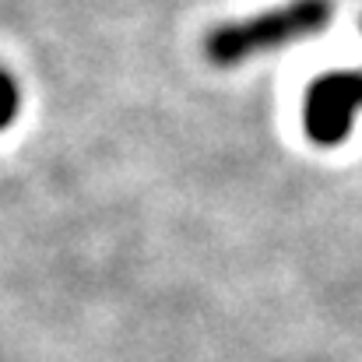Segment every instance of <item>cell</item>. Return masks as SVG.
Masks as SVG:
<instances>
[{
  "label": "cell",
  "mask_w": 362,
  "mask_h": 362,
  "mask_svg": "<svg viewBox=\"0 0 362 362\" xmlns=\"http://www.w3.org/2000/svg\"><path fill=\"white\" fill-rule=\"evenodd\" d=\"M362 110V67L324 71L303 92V130L313 144L334 148L352 134Z\"/></svg>",
  "instance_id": "cell-2"
},
{
  "label": "cell",
  "mask_w": 362,
  "mask_h": 362,
  "mask_svg": "<svg viewBox=\"0 0 362 362\" xmlns=\"http://www.w3.org/2000/svg\"><path fill=\"white\" fill-rule=\"evenodd\" d=\"M331 21V0H288L285 7H271L257 18H243L218 25L204 39V53L215 67H236L250 57L285 49L324 32Z\"/></svg>",
  "instance_id": "cell-1"
}]
</instances>
